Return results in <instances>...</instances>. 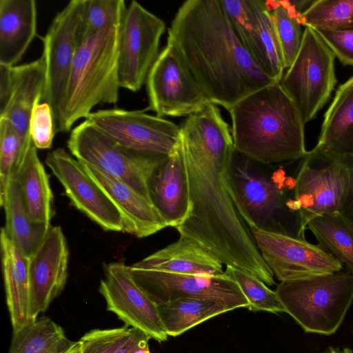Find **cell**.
<instances>
[{
  "label": "cell",
  "instance_id": "1",
  "mask_svg": "<svg viewBox=\"0 0 353 353\" xmlns=\"http://www.w3.org/2000/svg\"><path fill=\"white\" fill-rule=\"evenodd\" d=\"M179 128L191 210L176 230L225 266L239 268L268 285H274V276L232 200L230 165L234 143L219 107L205 105L186 117Z\"/></svg>",
  "mask_w": 353,
  "mask_h": 353
},
{
  "label": "cell",
  "instance_id": "2",
  "mask_svg": "<svg viewBox=\"0 0 353 353\" xmlns=\"http://www.w3.org/2000/svg\"><path fill=\"white\" fill-rule=\"evenodd\" d=\"M168 39L177 48L211 103L228 111L275 83L237 37L221 0H188L179 8Z\"/></svg>",
  "mask_w": 353,
  "mask_h": 353
},
{
  "label": "cell",
  "instance_id": "3",
  "mask_svg": "<svg viewBox=\"0 0 353 353\" xmlns=\"http://www.w3.org/2000/svg\"><path fill=\"white\" fill-rule=\"evenodd\" d=\"M234 149L263 165L304 158V123L279 82L242 99L228 110Z\"/></svg>",
  "mask_w": 353,
  "mask_h": 353
},
{
  "label": "cell",
  "instance_id": "4",
  "mask_svg": "<svg viewBox=\"0 0 353 353\" xmlns=\"http://www.w3.org/2000/svg\"><path fill=\"white\" fill-rule=\"evenodd\" d=\"M122 21L109 25L79 45L56 132H68L100 103L119 99Z\"/></svg>",
  "mask_w": 353,
  "mask_h": 353
},
{
  "label": "cell",
  "instance_id": "5",
  "mask_svg": "<svg viewBox=\"0 0 353 353\" xmlns=\"http://www.w3.org/2000/svg\"><path fill=\"white\" fill-rule=\"evenodd\" d=\"M289 314L306 332L330 335L353 301V274L336 272L280 282L276 289Z\"/></svg>",
  "mask_w": 353,
  "mask_h": 353
},
{
  "label": "cell",
  "instance_id": "6",
  "mask_svg": "<svg viewBox=\"0 0 353 353\" xmlns=\"http://www.w3.org/2000/svg\"><path fill=\"white\" fill-rule=\"evenodd\" d=\"M67 145L77 160L121 180L150 203V180L168 157L126 148L86 119L72 129Z\"/></svg>",
  "mask_w": 353,
  "mask_h": 353
},
{
  "label": "cell",
  "instance_id": "7",
  "mask_svg": "<svg viewBox=\"0 0 353 353\" xmlns=\"http://www.w3.org/2000/svg\"><path fill=\"white\" fill-rule=\"evenodd\" d=\"M335 55L317 32L305 27L299 50L279 83L305 124L330 97L337 82Z\"/></svg>",
  "mask_w": 353,
  "mask_h": 353
},
{
  "label": "cell",
  "instance_id": "8",
  "mask_svg": "<svg viewBox=\"0 0 353 353\" xmlns=\"http://www.w3.org/2000/svg\"><path fill=\"white\" fill-rule=\"evenodd\" d=\"M261 165V163L234 151L230 165V184L234 204L250 230L287 234L280 217L285 211L294 212L290 208V201Z\"/></svg>",
  "mask_w": 353,
  "mask_h": 353
},
{
  "label": "cell",
  "instance_id": "9",
  "mask_svg": "<svg viewBox=\"0 0 353 353\" xmlns=\"http://www.w3.org/2000/svg\"><path fill=\"white\" fill-rule=\"evenodd\" d=\"M145 84L148 98L145 110H152L159 117H188L211 103L176 46L168 39Z\"/></svg>",
  "mask_w": 353,
  "mask_h": 353
},
{
  "label": "cell",
  "instance_id": "10",
  "mask_svg": "<svg viewBox=\"0 0 353 353\" xmlns=\"http://www.w3.org/2000/svg\"><path fill=\"white\" fill-rule=\"evenodd\" d=\"M350 185V170L341 161L313 150L307 152L296 177L294 197L299 216L301 238L310 219L341 212Z\"/></svg>",
  "mask_w": 353,
  "mask_h": 353
},
{
  "label": "cell",
  "instance_id": "11",
  "mask_svg": "<svg viewBox=\"0 0 353 353\" xmlns=\"http://www.w3.org/2000/svg\"><path fill=\"white\" fill-rule=\"evenodd\" d=\"M85 0L70 1L53 18L41 38L46 66L42 97L51 107L55 127L59 123L68 83L79 47V30ZM41 100V101H42Z\"/></svg>",
  "mask_w": 353,
  "mask_h": 353
},
{
  "label": "cell",
  "instance_id": "12",
  "mask_svg": "<svg viewBox=\"0 0 353 353\" xmlns=\"http://www.w3.org/2000/svg\"><path fill=\"white\" fill-rule=\"evenodd\" d=\"M85 119L119 144L142 153L169 157L179 145V125L145 109L99 110Z\"/></svg>",
  "mask_w": 353,
  "mask_h": 353
},
{
  "label": "cell",
  "instance_id": "13",
  "mask_svg": "<svg viewBox=\"0 0 353 353\" xmlns=\"http://www.w3.org/2000/svg\"><path fill=\"white\" fill-rule=\"evenodd\" d=\"M137 285L157 305L181 299H205L222 302L235 310L248 307L239 285L224 274H182L128 266Z\"/></svg>",
  "mask_w": 353,
  "mask_h": 353
},
{
  "label": "cell",
  "instance_id": "14",
  "mask_svg": "<svg viewBox=\"0 0 353 353\" xmlns=\"http://www.w3.org/2000/svg\"><path fill=\"white\" fill-rule=\"evenodd\" d=\"M165 23L137 1H132L124 15L120 37L119 82L132 92L145 83L159 54Z\"/></svg>",
  "mask_w": 353,
  "mask_h": 353
},
{
  "label": "cell",
  "instance_id": "15",
  "mask_svg": "<svg viewBox=\"0 0 353 353\" xmlns=\"http://www.w3.org/2000/svg\"><path fill=\"white\" fill-rule=\"evenodd\" d=\"M264 262L281 282L341 271L342 264L319 245L290 234L250 230Z\"/></svg>",
  "mask_w": 353,
  "mask_h": 353
},
{
  "label": "cell",
  "instance_id": "16",
  "mask_svg": "<svg viewBox=\"0 0 353 353\" xmlns=\"http://www.w3.org/2000/svg\"><path fill=\"white\" fill-rule=\"evenodd\" d=\"M45 162L72 205L103 230L124 232L123 217L117 207L88 175L81 161L58 148L48 154Z\"/></svg>",
  "mask_w": 353,
  "mask_h": 353
},
{
  "label": "cell",
  "instance_id": "17",
  "mask_svg": "<svg viewBox=\"0 0 353 353\" xmlns=\"http://www.w3.org/2000/svg\"><path fill=\"white\" fill-rule=\"evenodd\" d=\"M105 279L99 292L107 304V310L114 313L125 326H131L163 342L168 334L160 318L157 305L137 285L128 266L121 262L105 265Z\"/></svg>",
  "mask_w": 353,
  "mask_h": 353
},
{
  "label": "cell",
  "instance_id": "18",
  "mask_svg": "<svg viewBox=\"0 0 353 353\" xmlns=\"http://www.w3.org/2000/svg\"><path fill=\"white\" fill-rule=\"evenodd\" d=\"M69 252L60 226H51L29 258V316L31 322L45 312L63 291L68 277Z\"/></svg>",
  "mask_w": 353,
  "mask_h": 353
},
{
  "label": "cell",
  "instance_id": "19",
  "mask_svg": "<svg viewBox=\"0 0 353 353\" xmlns=\"http://www.w3.org/2000/svg\"><path fill=\"white\" fill-rule=\"evenodd\" d=\"M150 201L168 227L179 226L188 216L191 201L180 145L159 166L149 182Z\"/></svg>",
  "mask_w": 353,
  "mask_h": 353
},
{
  "label": "cell",
  "instance_id": "20",
  "mask_svg": "<svg viewBox=\"0 0 353 353\" xmlns=\"http://www.w3.org/2000/svg\"><path fill=\"white\" fill-rule=\"evenodd\" d=\"M82 164L117 207L123 217L124 232L143 238L168 227L153 205L130 186L96 168Z\"/></svg>",
  "mask_w": 353,
  "mask_h": 353
},
{
  "label": "cell",
  "instance_id": "21",
  "mask_svg": "<svg viewBox=\"0 0 353 353\" xmlns=\"http://www.w3.org/2000/svg\"><path fill=\"white\" fill-rule=\"evenodd\" d=\"M12 179L19 187L23 209L34 223L51 226L53 194L49 176L31 137L25 145Z\"/></svg>",
  "mask_w": 353,
  "mask_h": 353
},
{
  "label": "cell",
  "instance_id": "22",
  "mask_svg": "<svg viewBox=\"0 0 353 353\" xmlns=\"http://www.w3.org/2000/svg\"><path fill=\"white\" fill-rule=\"evenodd\" d=\"M312 150L338 161L353 159V75L336 90Z\"/></svg>",
  "mask_w": 353,
  "mask_h": 353
},
{
  "label": "cell",
  "instance_id": "23",
  "mask_svg": "<svg viewBox=\"0 0 353 353\" xmlns=\"http://www.w3.org/2000/svg\"><path fill=\"white\" fill-rule=\"evenodd\" d=\"M34 0H0V65L14 66L37 35Z\"/></svg>",
  "mask_w": 353,
  "mask_h": 353
},
{
  "label": "cell",
  "instance_id": "24",
  "mask_svg": "<svg viewBox=\"0 0 353 353\" xmlns=\"http://www.w3.org/2000/svg\"><path fill=\"white\" fill-rule=\"evenodd\" d=\"M223 265L199 243L180 235L176 241L132 265L174 274L221 275L224 274Z\"/></svg>",
  "mask_w": 353,
  "mask_h": 353
},
{
  "label": "cell",
  "instance_id": "25",
  "mask_svg": "<svg viewBox=\"0 0 353 353\" xmlns=\"http://www.w3.org/2000/svg\"><path fill=\"white\" fill-rule=\"evenodd\" d=\"M46 84L43 57L15 66V77L11 98L0 118L8 120L21 137L23 146L30 137L29 132L32 111L37 101L42 100Z\"/></svg>",
  "mask_w": 353,
  "mask_h": 353
},
{
  "label": "cell",
  "instance_id": "26",
  "mask_svg": "<svg viewBox=\"0 0 353 353\" xmlns=\"http://www.w3.org/2000/svg\"><path fill=\"white\" fill-rule=\"evenodd\" d=\"M2 270L13 332L31 323L29 316V258L1 230Z\"/></svg>",
  "mask_w": 353,
  "mask_h": 353
},
{
  "label": "cell",
  "instance_id": "27",
  "mask_svg": "<svg viewBox=\"0 0 353 353\" xmlns=\"http://www.w3.org/2000/svg\"><path fill=\"white\" fill-rule=\"evenodd\" d=\"M8 237L30 258L38 249L52 226L33 222L25 212L18 185L12 179L4 205Z\"/></svg>",
  "mask_w": 353,
  "mask_h": 353
},
{
  "label": "cell",
  "instance_id": "28",
  "mask_svg": "<svg viewBox=\"0 0 353 353\" xmlns=\"http://www.w3.org/2000/svg\"><path fill=\"white\" fill-rule=\"evenodd\" d=\"M168 336H176L219 314L233 310L225 303L205 299H181L157 305Z\"/></svg>",
  "mask_w": 353,
  "mask_h": 353
},
{
  "label": "cell",
  "instance_id": "29",
  "mask_svg": "<svg viewBox=\"0 0 353 353\" xmlns=\"http://www.w3.org/2000/svg\"><path fill=\"white\" fill-rule=\"evenodd\" d=\"M319 245L353 274V223L341 212L312 217L307 224Z\"/></svg>",
  "mask_w": 353,
  "mask_h": 353
},
{
  "label": "cell",
  "instance_id": "30",
  "mask_svg": "<svg viewBox=\"0 0 353 353\" xmlns=\"http://www.w3.org/2000/svg\"><path fill=\"white\" fill-rule=\"evenodd\" d=\"M74 343L60 325L50 317L41 316L13 332L8 353H63Z\"/></svg>",
  "mask_w": 353,
  "mask_h": 353
},
{
  "label": "cell",
  "instance_id": "31",
  "mask_svg": "<svg viewBox=\"0 0 353 353\" xmlns=\"http://www.w3.org/2000/svg\"><path fill=\"white\" fill-rule=\"evenodd\" d=\"M254 13L261 54V68L279 82L286 70L281 48L266 1L250 0Z\"/></svg>",
  "mask_w": 353,
  "mask_h": 353
},
{
  "label": "cell",
  "instance_id": "32",
  "mask_svg": "<svg viewBox=\"0 0 353 353\" xmlns=\"http://www.w3.org/2000/svg\"><path fill=\"white\" fill-rule=\"evenodd\" d=\"M281 48L285 68L293 63L301 45L299 19L288 1H266Z\"/></svg>",
  "mask_w": 353,
  "mask_h": 353
},
{
  "label": "cell",
  "instance_id": "33",
  "mask_svg": "<svg viewBox=\"0 0 353 353\" xmlns=\"http://www.w3.org/2000/svg\"><path fill=\"white\" fill-rule=\"evenodd\" d=\"M312 29H353V0H317L299 17Z\"/></svg>",
  "mask_w": 353,
  "mask_h": 353
},
{
  "label": "cell",
  "instance_id": "34",
  "mask_svg": "<svg viewBox=\"0 0 353 353\" xmlns=\"http://www.w3.org/2000/svg\"><path fill=\"white\" fill-rule=\"evenodd\" d=\"M221 3L241 44L261 68L259 34L250 0H221Z\"/></svg>",
  "mask_w": 353,
  "mask_h": 353
},
{
  "label": "cell",
  "instance_id": "35",
  "mask_svg": "<svg viewBox=\"0 0 353 353\" xmlns=\"http://www.w3.org/2000/svg\"><path fill=\"white\" fill-rule=\"evenodd\" d=\"M126 10L124 0H85L79 45L109 25L121 22Z\"/></svg>",
  "mask_w": 353,
  "mask_h": 353
},
{
  "label": "cell",
  "instance_id": "36",
  "mask_svg": "<svg viewBox=\"0 0 353 353\" xmlns=\"http://www.w3.org/2000/svg\"><path fill=\"white\" fill-rule=\"evenodd\" d=\"M224 273L239 285L249 302V310L287 313L276 291L270 290L259 279L232 266H226Z\"/></svg>",
  "mask_w": 353,
  "mask_h": 353
},
{
  "label": "cell",
  "instance_id": "37",
  "mask_svg": "<svg viewBox=\"0 0 353 353\" xmlns=\"http://www.w3.org/2000/svg\"><path fill=\"white\" fill-rule=\"evenodd\" d=\"M24 146L11 123L0 118V205L3 206L14 170Z\"/></svg>",
  "mask_w": 353,
  "mask_h": 353
},
{
  "label": "cell",
  "instance_id": "38",
  "mask_svg": "<svg viewBox=\"0 0 353 353\" xmlns=\"http://www.w3.org/2000/svg\"><path fill=\"white\" fill-rule=\"evenodd\" d=\"M29 132L37 149L51 148L56 130L52 111L47 102L40 100L34 104L30 120Z\"/></svg>",
  "mask_w": 353,
  "mask_h": 353
},
{
  "label": "cell",
  "instance_id": "39",
  "mask_svg": "<svg viewBox=\"0 0 353 353\" xmlns=\"http://www.w3.org/2000/svg\"><path fill=\"white\" fill-rule=\"evenodd\" d=\"M131 327L123 326L112 329H94L80 340L82 353H113L128 338Z\"/></svg>",
  "mask_w": 353,
  "mask_h": 353
},
{
  "label": "cell",
  "instance_id": "40",
  "mask_svg": "<svg viewBox=\"0 0 353 353\" xmlns=\"http://www.w3.org/2000/svg\"><path fill=\"white\" fill-rule=\"evenodd\" d=\"M343 65H353V29H314Z\"/></svg>",
  "mask_w": 353,
  "mask_h": 353
},
{
  "label": "cell",
  "instance_id": "41",
  "mask_svg": "<svg viewBox=\"0 0 353 353\" xmlns=\"http://www.w3.org/2000/svg\"><path fill=\"white\" fill-rule=\"evenodd\" d=\"M150 337L143 331L131 327L128 338L113 353H150Z\"/></svg>",
  "mask_w": 353,
  "mask_h": 353
},
{
  "label": "cell",
  "instance_id": "42",
  "mask_svg": "<svg viewBox=\"0 0 353 353\" xmlns=\"http://www.w3.org/2000/svg\"><path fill=\"white\" fill-rule=\"evenodd\" d=\"M15 66L0 65V116L9 104L15 77Z\"/></svg>",
  "mask_w": 353,
  "mask_h": 353
},
{
  "label": "cell",
  "instance_id": "43",
  "mask_svg": "<svg viewBox=\"0 0 353 353\" xmlns=\"http://www.w3.org/2000/svg\"><path fill=\"white\" fill-rule=\"evenodd\" d=\"M350 170V185L347 197L341 212L353 223V159L343 161Z\"/></svg>",
  "mask_w": 353,
  "mask_h": 353
},
{
  "label": "cell",
  "instance_id": "44",
  "mask_svg": "<svg viewBox=\"0 0 353 353\" xmlns=\"http://www.w3.org/2000/svg\"><path fill=\"white\" fill-rule=\"evenodd\" d=\"M323 353H353V352L352 350L347 347L343 348L342 350L335 347H329Z\"/></svg>",
  "mask_w": 353,
  "mask_h": 353
},
{
  "label": "cell",
  "instance_id": "45",
  "mask_svg": "<svg viewBox=\"0 0 353 353\" xmlns=\"http://www.w3.org/2000/svg\"></svg>",
  "mask_w": 353,
  "mask_h": 353
}]
</instances>
